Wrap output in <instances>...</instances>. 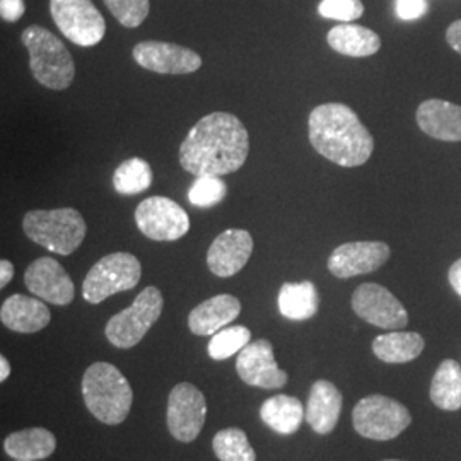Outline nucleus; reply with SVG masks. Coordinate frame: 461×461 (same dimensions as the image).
I'll list each match as a JSON object with an SVG mask.
<instances>
[{"label": "nucleus", "mask_w": 461, "mask_h": 461, "mask_svg": "<svg viewBox=\"0 0 461 461\" xmlns=\"http://www.w3.org/2000/svg\"><path fill=\"white\" fill-rule=\"evenodd\" d=\"M249 135L238 116H202L180 146V165L194 176H224L247 163Z\"/></svg>", "instance_id": "nucleus-1"}, {"label": "nucleus", "mask_w": 461, "mask_h": 461, "mask_svg": "<svg viewBox=\"0 0 461 461\" xmlns=\"http://www.w3.org/2000/svg\"><path fill=\"white\" fill-rule=\"evenodd\" d=\"M308 133L318 154L344 167L366 165L375 150L373 135L342 103L316 106L308 120Z\"/></svg>", "instance_id": "nucleus-2"}, {"label": "nucleus", "mask_w": 461, "mask_h": 461, "mask_svg": "<svg viewBox=\"0 0 461 461\" xmlns=\"http://www.w3.org/2000/svg\"><path fill=\"white\" fill-rule=\"evenodd\" d=\"M83 396L89 412L108 426L122 424L132 409L131 383L113 364L95 363L86 369Z\"/></svg>", "instance_id": "nucleus-3"}, {"label": "nucleus", "mask_w": 461, "mask_h": 461, "mask_svg": "<svg viewBox=\"0 0 461 461\" xmlns=\"http://www.w3.org/2000/svg\"><path fill=\"white\" fill-rule=\"evenodd\" d=\"M23 45L30 51V68L41 86L64 91L76 77V66L62 40L41 26H28L21 34Z\"/></svg>", "instance_id": "nucleus-4"}, {"label": "nucleus", "mask_w": 461, "mask_h": 461, "mask_svg": "<svg viewBox=\"0 0 461 461\" xmlns=\"http://www.w3.org/2000/svg\"><path fill=\"white\" fill-rule=\"evenodd\" d=\"M24 234L51 253L67 257L83 245L87 226L76 209L30 211L23 219Z\"/></svg>", "instance_id": "nucleus-5"}, {"label": "nucleus", "mask_w": 461, "mask_h": 461, "mask_svg": "<svg viewBox=\"0 0 461 461\" xmlns=\"http://www.w3.org/2000/svg\"><path fill=\"white\" fill-rule=\"evenodd\" d=\"M142 277V265L132 253L116 251L103 257L91 267L83 284V296L91 304H99L113 294L131 291Z\"/></svg>", "instance_id": "nucleus-6"}, {"label": "nucleus", "mask_w": 461, "mask_h": 461, "mask_svg": "<svg viewBox=\"0 0 461 461\" xmlns=\"http://www.w3.org/2000/svg\"><path fill=\"white\" fill-rule=\"evenodd\" d=\"M163 308L165 299L161 291L154 285H149L135 297L132 306L110 318L104 335L116 348H132L148 335L149 330L159 320Z\"/></svg>", "instance_id": "nucleus-7"}, {"label": "nucleus", "mask_w": 461, "mask_h": 461, "mask_svg": "<svg viewBox=\"0 0 461 461\" xmlns=\"http://www.w3.org/2000/svg\"><path fill=\"white\" fill-rule=\"evenodd\" d=\"M409 409L384 395L366 396L352 412V424L359 436L373 441H392L411 426Z\"/></svg>", "instance_id": "nucleus-8"}, {"label": "nucleus", "mask_w": 461, "mask_h": 461, "mask_svg": "<svg viewBox=\"0 0 461 461\" xmlns=\"http://www.w3.org/2000/svg\"><path fill=\"white\" fill-rule=\"evenodd\" d=\"M50 13L57 28L77 47L89 49L104 38V17L91 0H50Z\"/></svg>", "instance_id": "nucleus-9"}, {"label": "nucleus", "mask_w": 461, "mask_h": 461, "mask_svg": "<svg viewBox=\"0 0 461 461\" xmlns=\"http://www.w3.org/2000/svg\"><path fill=\"white\" fill-rule=\"evenodd\" d=\"M135 224L152 241H178L190 230V217L171 198H144L135 209Z\"/></svg>", "instance_id": "nucleus-10"}, {"label": "nucleus", "mask_w": 461, "mask_h": 461, "mask_svg": "<svg viewBox=\"0 0 461 461\" xmlns=\"http://www.w3.org/2000/svg\"><path fill=\"white\" fill-rule=\"evenodd\" d=\"M207 417L205 396L192 383L176 384L167 398V429L182 443H192L202 432Z\"/></svg>", "instance_id": "nucleus-11"}, {"label": "nucleus", "mask_w": 461, "mask_h": 461, "mask_svg": "<svg viewBox=\"0 0 461 461\" xmlns=\"http://www.w3.org/2000/svg\"><path fill=\"white\" fill-rule=\"evenodd\" d=\"M352 310L361 320L379 329L400 330L407 327L409 313L386 287L366 282L352 294Z\"/></svg>", "instance_id": "nucleus-12"}, {"label": "nucleus", "mask_w": 461, "mask_h": 461, "mask_svg": "<svg viewBox=\"0 0 461 461\" xmlns=\"http://www.w3.org/2000/svg\"><path fill=\"white\" fill-rule=\"evenodd\" d=\"M132 57L139 66L167 76L192 74L202 67L197 51L166 41H140L133 47Z\"/></svg>", "instance_id": "nucleus-13"}, {"label": "nucleus", "mask_w": 461, "mask_h": 461, "mask_svg": "<svg viewBox=\"0 0 461 461\" xmlns=\"http://www.w3.org/2000/svg\"><path fill=\"white\" fill-rule=\"evenodd\" d=\"M236 371L247 384L264 390H279L289 379L287 373L280 369L274 356V347L267 339L249 342L238 354Z\"/></svg>", "instance_id": "nucleus-14"}, {"label": "nucleus", "mask_w": 461, "mask_h": 461, "mask_svg": "<svg viewBox=\"0 0 461 461\" xmlns=\"http://www.w3.org/2000/svg\"><path fill=\"white\" fill-rule=\"evenodd\" d=\"M392 249L383 241H352L330 255L329 270L337 279L371 274L390 260Z\"/></svg>", "instance_id": "nucleus-15"}, {"label": "nucleus", "mask_w": 461, "mask_h": 461, "mask_svg": "<svg viewBox=\"0 0 461 461\" xmlns=\"http://www.w3.org/2000/svg\"><path fill=\"white\" fill-rule=\"evenodd\" d=\"M24 284L32 294L57 306L70 304L76 294L66 268L50 257H41L26 268Z\"/></svg>", "instance_id": "nucleus-16"}, {"label": "nucleus", "mask_w": 461, "mask_h": 461, "mask_svg": "<svg viewBox=\"0 0 461 461\" xmlns=\"http://www.w3.org/2000/svg\"><path fill=\"white\" fill-rule=\"evenodd\" d=\"M253 238L247 230L221 232L207 253L209 270L217 277H232L248 264L253 253Z\"/></svg>", "instance_id": "nucleus-17"}, {"label": "nucleus", "mask_w": 461, "mask_h": 461, "mask_svg": "<svg viewBox=\"0 0 461 461\" xmlns=\"http://www.w3.org/2000/svg\"><path fill=\"white\" fill-rule=\"evenodd\" d=\"M342 405L344 396L340 390L327 379H318L310 390L304 420L316 434H330L340 419Z\"/></svg>", "instance_id": "nucleus-18"}, {"label": "nucleus", "mask_w": 461, "mask_h": 461, "mask_svg": "<svg viewBox=\"0 0 461 461\" xmlns=\"http://www.w3.org/2000/svg\"><path fill=\"white\" fill-rule=\"evenodd\" d=\"M417 123L420 131L438 140L460 142L461 106L443 101L428 99L417 108Z\"/></svg>", "instance_id": "nucleus-19"}, {"label": "nucleus", "mask_w": 461, "mask_h": 461, "mask_svg": "<svg viewBox=\"0 0 461 461\" xmlns=\"http://www.w3.org/2000/svg\"><path fill=\"white\" fill-rule=\"evenodd\" d=\"M241 313V303L230 294H219L200 303L188 314V329L198 337H212Z\"/></svg>", "instance_id": "nucleus-20"}, {"label": "nucleus", "mask_w": 461, "mask_h": 461, "mask_svg": "<svg viewBox=\"0 0 461 461\" xmlns=\"http://www.w3.org/2000/svg\"><path fill=\"white\" fill-rule=\"evenodd\" d=\"M0 320L7 329L17 333H36L49 325L51 314L43 301L24 294H13L2 304Z\"/></svg>", "instance_id": "nucleus-21"}, {"label": "nucleus", "mask_w": 461, "mask_h": 461, "mask_svg": "<svg viewBox=\"0 0 461 461\" xmlns=\"http://www.w3.org/2000/svg\"><path fill=\"white\" fill-rule=\"evenodd\" d=\"M330 49L347 57H371L381 49L378 34L359 24L344 23L330 30L327 34Z\"/></svg>", "instance_id": "nucleus-22"}, {"label": "nucleus", "mask_w": 461, "mask_h": 461, "mask_svg": "<svg viewBox=\"0 0 461 461\" xmlns=\"http://www.w3.org/2000/svg\"><path fill=\"white\" fill-rule=\"evenodd\" d=\"M426 347L420 333L398 331L378 335L373 340V352L379 361L386 364H405L417 359Z\"/></svg>", "instance_id": "nucleus-23"}, {"label": "nucleus", "mask_w": 461, "mask_h": 461, "mask_svg": "<svg viewBox=\"0 0 461 461\" xmlns=\"http://www.w3.org/2000/svg\"><path fill=\"white\" fill-rule=\"evenodd\" d=\"M57 447V439L49 429H24L13 432L5 441V453L17 461H38L49 458Z\"/></svg>", "instance_id": "nucleus-24"}, {"label": "nucleus", "mask_w": 461, "mask_h": 461, "mask_svg": "<svg viewBox=\"0 0 461 461\" xmlns=\"http://www.w3.org/2000/svg\"><path fill=\"white\" fill-rule=\"evenodd\" d=\"M320 294L313 282H285L279 291V312L293 321H306L318 313Z\"/></svg>", "instance_id": "nucleus-25"}, {"label": "nucleus", "mask_w": 461, "mask_h": 461, "mask_svg": "<svg viewBox=\"0 0 461 461\" xmlns=\"http://www.w3.org/2000/svg\"><path fill=\"white\" fill-rule=\"evenodd\" d=\"M260 417L267 424V428L282 436H291L301 428L306 407L294 398V396L276 395L265 400Z\"/></svg>", "instance_id": "nucleus-26"}, {"label": "nucleus", "mask_w": 461, "mask_h": 461, "mask_svg": "<svg viewBox=\"0 0 461 461\" xmlns=\"http://www.w3.org/2000/svg\"><path fill=\"white\" fill-rule=\"evenodd\" d=\"M430 400L441 411H460L461 409V366L446 359L436 369L430 383Z\"/></svg>", "instance_id": "nucleus-27"}, {"label": "nucleus", "mask_w": 461, "mask_h": 461, "mask_svg": "<svg viewBox=\"0 0 461 461\" xmlns=\"http://www.w3.org/2000/svg\"><path fill=\"white\" fill-rule=\"evenodd\" d=\"M152 167L142 158L125 159L113 173V186L120 195H139L150 188Z\"/></svg>", "instance_id": "nucleus-28"}, {"label": "nucleus", "mask_w": 461, "mask_h": 461, "mask_svg": "<svg viewBox=\"0 0 461 461\" xmlns=\"http://www.w3.org/2000/svg\"><path fill=\"white\" fill-rule=\"evenodd\" d=\"M215 456L221 461H257V453L248 441L247 432L238 428L219 430L212 441Z\"/></svg>", "instance_id": "nucleus-29"}, {"label": "nucleus", "mask_w": 461, "mask_h": 461, "mask_svg": "<svg viewBox=\"0 0 461 461\" xmlns=\"http://www.w3.org/2000/svg\"><path fill=\"white\" fill-rule=\"evenodd\" d=\"M251 342V331L247 327L236 325L226 327L212 335L209 342V356L214 361L230 359L234 354H240Z\"/></svg>", "instance_id": "nucleus-30"}, {"label": "nucleus", "mask_w": 461, "mask_h": 461, "mask_svg": "<svg viewBox=\"0 0 461 461\" xmlns=\"http://www.w3.org/2000/svg\"><path fill=\"white\" fill-rule=\"evenodd\" d=\"M228 195V186L221 176H197L188 190V200L192 205L209 209L222 202Z\"/></svg>", "instance_id": "nucleus-31"}, {"label": "nucleus", "mask_w": 461, "mask_h": 461, "mask_svg": "<svg viewBox=\"0 0 461 461\" xmlns=\"http://www.w3.org/2000/svg\"><path fill=\"white\" fill-rule=\"evenodd\" d=\"M110 13L125 28L140 26L150 11L149 0H104Z\"/></svg>", "instance_id": "nucleus-32"}, {"label": "nucleus", "mask_w": 461, "mask_h": 461, "mask_svg": "<svg viewBox=\"0 0 461 461\" xmlns=\"http://www.w3.org/2000/svg\"><path fill=\"white\" fill-rule=\"evenodd\" d=\"M318 13L325 19L352 23L364 14V4L361 0H321Z\"/></svg>", "instance_id": "nucleus-33"}, {"label": "nucleus", "mask_w": 461, "mask_h": 461, "mask_svg": "<svg viewBox=\"0 0 461 461\" xmlns=\"http://www.w3.org/2000/svg\"><path fill=\"white\" fill-rule=\"evenodd\" d=\"M426 0H396V14L403 21L419 19L426 13Z\"/></svg>", "instance_id": "nucleus-34"}, {"label": "nucleus", "mask_w": 461, "mask_h": 461, "mask_svg": "<svg viewBox=\"0 0 461 461\" xmlns=\"http://www.w3.org/2000/svg\"><path fill=\"white\" fill-rule=\"evenodd\" d=\"M24 0H0V17L7 23H16L24 16Z\"/></svg>", "instance_id": "nucleus-35"}, {"label": "nucleus", "mask_w": 461, "mask_h": 461, "mask_svg": "<svg viewBox=\"0 0 461 461\" xmlns=\"http://www.w3.org/2000/svg\"><path fill=\"white\" fill-rule=\"evenodd\" d=\"M446 40H447L449 47L455 50V51H458L461 55V19L455 21V23L447 28Z\"/></svg>", "instance_id": "nucleus-36"}, {"label": "nucleus", "mask_w": 461, "mask_h": 461, "mask_svg": "<svg viewBox=\"0 0 461 461\" xmlns=\"http://www.w3.org/2000/svg\"><path fill=\"white\" fill-rule=\"evenodd\" d=\"M447 279H449L451 287L455 289V293H456L458 296H461V258L451 265L449 274H447Z\"/></svg>", "instance_id": "nucleus-37"}, {"label": "nucleus", "mask_w": 461, "mask_h": 461, "mask_svg": "<svg viewBox=\"0 0 461 461\" xmlns=\"http://www.w3.org/2000/svg\"><path fill=\"white\" fill-rule=\"evenodd\" d=\"M14 277V265L9 260H2L0 262V287L4 289L11 280Z\"/></svg>", "instance_id": "nucleus-38"}, {"label": "nucleus", "mask_w": 461, "mask_h": 461, "mask_svg": "<svg viewBox=\"0 0 461 461\" xmlns=\"http://www.w3.org/2000/svg\"><path fill=\"white\" fill-rule=\"evenodd\" d=\"M11 375V364L2 356L0 357V381H5Z\"/></svg>", "instance_id": "nucleus-39"}, {"label": "nucleus", "mask_w": 461, "mask_h": 461, "mask_svg": "<svg viewBox=\"0 0 461 461\" xmlns=\"http://www.w3.org/2000/svg\"><path fill=\"white\" fill-rule=\"evenodd\" d=\"M383 461H403V460H383Z\"/></svg>", "instance_id": "nucleus-40"}]
</instances>
